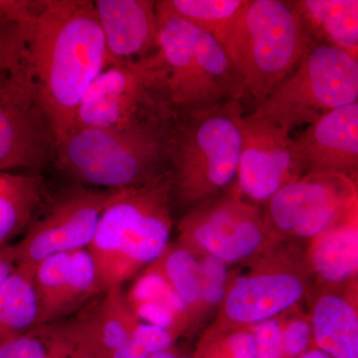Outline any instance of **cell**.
Instances as JSON below:
<instances>
[{
	"label": "cell",
	"instance_id": "6da1fadb",
	"mask_svg": "<svg viewBox=\"0 0 358 358\" xmlns=\"http://www.w3.org/2000/svg\"><path fill=\"white\" fill-rule=\"evenodd\" d=\"M27 61L56 143L72 129L90 85L112 65L94 1L45 0Z\"/></svg>",
	"mask_w": 358,
	"mask_h": 358
},
{
	"label": "cell",
	"instance_id": "7a4b0ae2",
	"mask_svg": "<svg viewBox=\"0 0 358 358\" xmlns=\"http://www.w3.org/2000/svg\"><path fill=\"white\" fill-rule=\"evenodd\" d=\"M174 195L171 171L119 190L103 210L89 245L102 292L122 287L169 245Z\"/></svg>",
	"mask_w": 358,
	"mask_h": 358
},
{
	"label": "cell",
	"instance_id": "3957f363",
	"mask_svg": "<svg viewBox=\"0 0 358 358\" xmlns=\"http://www.w3.org/2000/svg\"><path fill=\"white\" fill-rule=\"evenodd\" d=\"M174 119L126 129H71L54 145L59 169L94 188L121 190L143 185L164 173Z\"/></svg>",
	"mask_w": 358,
	"mask_h": 358
},
{
	"label": "cell",
	"instance_id": "277c9868",
	"mask_svg": "<svg viewBox=\"0 0 358 358\" xmlns=\"http://www.w3.org/2000/svg\"><path fill=\"white\" fill-rule=\"evenodd\" d=\"M244 115L236 100L179 114L169 162L174 195L181 203L199 204L227 192L236 181Z\"/></svg>",
	"mask_w": 358,
	"mask_h": 358
},
{
	"label": "cell",
	"instance_id": "5b68a950",
	"mask_svg": "<svg viewBox=\"0 0 358 358\" xmlns=\"http://www.w3.org/2000/svg\"><path fill=\"white\" fill-rule=\"evenodd\" d=\"M315 43L292 1L248 0L226 53L240 80L237 101L257 107Z\"/></svg>",
	"mask_w": 358,
	"mask_h": 358
},
{
	"label": "cell",
	"instance_id": "8992f818",
	"mask_svg": "<svg viewBox=\"0 0 358 358\" xmlns=\"http://www.w3.org/2000/svg\"><path fill=\"white\" fill-rule=\"evenodd\" d=\"M157 52L167 72L171 103L179 113L236 100L240 80L219 42L157 1Z\"/></svg>",
	"mask_w": 358,
	"mask_h": 358
},
{
	"label": "cell",
	"instance_id": "52a82bcc",
	"mask_svg": "<svg viewBox=\"0 0 358 358\" xmlns=\"http://www.w3.org/2000/svg\"><path fill=\"white\" fill-rule=\"evenodd\" d=\"M357 99V59L331 45L315 42L292 74L251 114L291 133Z\"/></svg>",
	"mask_w": 358,
	"mask_h": 358
},
{
	"label": "cell",
	"instance_id": "ba28073f",
	"mask_svg": "<svg viewBox=\"0 0 358 358\" xmlns=\"http://www.w3.org/2000/svg\"><path fill=\"white\" fill-rule=\"evenodd\" d=\"M178 115L169 96L166 66L157 50L106 68L82 98L71 129H126Z\"/></svg>",
	"mask_w": 358,
	"mask_h": 358
},
{
	"label": "cell",
	"instance_id": "9c48e42d",
	"mask_svg": "<svg viewBox=\"0 0 358 358\" xmlns=\"http://www.w3.org/2000/svg\"><path fill=\"white\" fill-rule=\"evenodd\" d=\"M249 263L248 272L231 278L216 324L252 327L291 312L310 293L313 277L305 256L282 243Z\"/></svg>",
	"mask_w": 358,
	"mask_h": 358
},
{
	"label": "cell",
	"instance_id": "30bf717a",
	"mask_svg": "<svg viewBox=\"0 0 358 358\" xmlns=\"http://www.w3.org/2000/svg\"><path fill=\"white\" fill-rule=\"evenodd\" d=\"M178 244L229 266L251 262L277 243L258 206L231 189L193 205L178 224Z\"/></svg>",
	"mask_w": 358,
	"mask_h": 358
},
{
	"label": "cell",
	"instance_id": "8fae6325",
	"mask_svg": "<svg viewBox=\"0 0 358 358\" xmlns=\"http://www.w3.org/2000/svg\"><path fill=\"white\" fill-rule=\"evenodd\" d=\"M264 218L275 243L313 241L358 215L357 179L341 173H307L268 200Z\"/></svg>",
	"mask_w": 358,
	"mask_h": 358
},
{
	"label": "cell",
	"instance_id": "7c38bea8",
	"mask_svg": "<svg viewBox=\"0 0 358 358\" xmlns=\"http://www.w3.org/2000/svg\"><path fill=\"white\" fill-rule=\"evenodd\" d=\"M54 145L27 58L0 70V171L38 174Z\"/></svg>",
	"mask_w": 358,
	"mask_h": 358
},
{
	"label": "cell",
	"instance_id": "4fadbf2b",
	"mask_svg": "<svg viewBox=\"0 0 358 358\" xmlns=\"http://www.w3.org/2000/svg\"><path fill=\"white\" fill-rule=\"evenodd\" d=\"M117 192L79 186L59 195L13 245L16 265L34 268L48 257L88 248Z\"/></svg>",
	"mask_w": 358,
	"mask_h": 358
},
{
	"label": "cell",
	"instance_id": "5bb4252c",
	"mask_svg": "<svg viewBox=\"0 0 358 358\" xmlns=\"http://www.w3.org/2000/svg\"><path fill=\"white\" fill-rule=\"evenodd\" d=\"M242 136L235 187L240 196L264 203L305 174L296 141L281 127L249 113Z\"/></svg>",
	"mask_w": 358,
	"mask_h": 358
},
{
	"label": "cell",
	"instance_id": "9a60e30c",
	"mask_svg": "<svg viewBox=\"0 0 358 358\" xmlns=\"http://www.w3.org/2000/svg\"><path fill=\"white\" fill-rule=\"evenodd\" d=\"M138 322L122 287L103 292L70 320H59L71 348L82 358H129Z\"/></svg>",
	"mask_w": 358,
	"mask_h": 358
},
{
	"label": "cell",
	"instance_id": "2e32d148",
	"mask_svg": "<svg viewBox=\"0 0 358 358\" xmlns=\"http://www.w3.org/2000/svg\"><path fill=\"white\" fill-rule=\"evenodd\" d=\"M294 141L305 174L341 173L357 179L358 102L327 113Z\"/></svg>",
	"mask_w": 358,
	"mask_h": 358
},
{
	"label": "cell",
	"instance_id": "e0dca14e",
	"mask_svg": "<svg viewBox=\"0 0 358 358\" xmlns=\"http://www.w3.org/2000/svg\"><path fill=\"white\" fill-rule=\"evenodd\" d=\"M94 6L112 65L157 50V1L96 0Z\"/></svg>",
	"mask_w": 358,
	"mask_h": 358
},
{
	"label": "cell",
	"instance_id": "ac0fdd59",
	"mask_svg": "<svg viewBox=\"0 0 358 358\" xmlns=\"http://www.w3.org/2000/svg\"><path fill=\"white\" fill-rule=\"evenodd\" d=\"M357 282L341 288L322 287L310 317L315 348L331 358H358Z\"/></svg>",
	"mask_w": 358,
	"mask_h": 358
},
{
	"label": "cell",
	"instance_id": "d6986e66",
	"mask_svg": "<svg viewBox=\"0 0 358 358\" xmlns=\"http://www.w3.org/2000/svg\"><path fill=\"white\" fill-rule=\"evenodd\" d=\"M313 278L327 288L355 282L358 268V218L352 216L310 242L305 255Z\"/></svg>",
	"mask_w": 358,
	"mask_h": 358
},
{
	"label": "cell",
	"instance_id": "ffe728a7",
	"mask_svg": "<svg viewBox=\"0 0 358 358\" xmlns=\"http://www.w3.org/2000/svg\"><path fill=\"white\" fill-rule=\"evenodd\" d=\"M292 2L313 41L331 45L358 60L357 0Z\"/></svg>",
	"mask_w": 358,
	"mask_h": 358
},
{
	"label": "cell",
	"instance_id": "44dd1931",
	"mask_svg": "<svg viewBox=\"0 0 358 358\" xmlns=\"http://www.w3.org/2000/svg\"><path fill=\"white\" fill-rule=\"evenodd\" d=\"M43 196L39 174L0 171V249L25 232Z\"/></svg>",
	"mask_w": 358,
	"mask_h": 358
},
{
	"label": "cell",
	"instance_id": "7402d4cb",
	"mask_svg": "<svg viewBox=\"0 0 358 358\" xmlns=\"http://www.w3.org/2000/svg\"><path fill=\"white\" fill-rule=\"evenodd\" d=\"M33 271L34 268L17 266L0 287V346L37 327L38 305Z\"/></svg>",
	"mask_w": 358,
	"mask_h": 358
},
{
	"label": "cell",
	"instance_id": "603a6c76",
	"mask_svg": "<svg viewBox=\"0 0 358 358\" xmlns=\"http://www.w3.org/2000/svg\"><path fill=\"white\" fill-rule=\"evenodd\" d=\"M162 3L217 40L226 51L248 0H162Z\"/></svg>",
	"mask_w": 358,
	"mask_h": 358
},
{
	"label": "cell",
	"instance_id": "cb8c5ba5",
	"mask_svg": "<svg viewBox=\"0 0 358 358\" xmlns=\"http://www.w3.org/2000/svg\"><path fill=\"white\" fill-rule=\"evenodd\" d=\"M150 265L159 271L185 303L192 324L204 313L199 257L181 245L169 244L162 256Z\"/></svg>",
	"mask_w": 358,
	"mask_h": 358
},
{
	"label": "cell",
	"instance_id": "d4e9b609",
	"mask_svg": "<svg viewBox=\"0 0 358 358\" xmlns=\"http://www.w3.org/2000/svg\"><path fill=\"white\" fill-rule=\"evenodd\" d=\"M72 252L48 257L37 264L33 271V286L38 305L37 327L62 320L69 289Z\"/></svg>",
	"mask_w": 358,
	"mask_h": 358
},
{
	"label": "cell",
	"instance_id": "484cf974",
	"mask_svg": "<svg viewBox=\"0 0 358 358\" xmlns=\"http://www.w3.org/2000/svg\"><path fill=\"white\" fill-rule=\"evenodd\" d=\"M63 343L59 322L44 324L0 346V358H56Z\"/></svg>",
	"mask_w": 358,
	"mask_h": 358
},
{
	"label": "cell",
	"instance_id": "4316f807",
	"mask_svg": "<svg viewBox=\"0 0 358 358\" xmlns=\"http://www.w3.org/2000/svg\"><path fill=\"white\" fill-rule=\"evenodd\" d=\"M205 338L221 352L222 355L219 358H258L255 338L250 327H227L214 322Z\"/></svg>",
	"mask_w": 358,
	"mask_h": 358
},
{
	"label": "cell",
	"instance_id": "83f0119b",
	"mask_svg": "<svg viewBox=\"0 0 358 358\" xmlns=\"http://www.w3.org/2000/svg\"><path fill=\"white\" fill-rule=\"evenodd\" d=\"M203 310L222 303L230 282L228 265L208 256L199 257Z\"/></svg>",
	"mask_w": 358,
	"mask_h": 358
},
{
	"label": "cell",
	"instance_id": "f1b7e54d",
	"mask_svg": "<svg viewBox=\"0 0 358 358\" xmlns=\"http://www.w3.org/2000/svg\"><path fill=\"white\" fill-rule=\"evenodd\" d=\"M281 317L282 352L285 358H299L310 350L313 329L310 317L293 310Z\"/></svg>",
	"mask_w": 358,
	"mask_h": 358
},
{
	"label": "cell",
	"instance_id": "f546056e",
	"mask_svg": "<svg viewBox=\"0 0 358 358\" xmlns=\"http://www.w3.org/2000/svg\"><path fill=\"white\" fill-rule=\"evenodd\" d=\"M176 336L162 327L138 322L134 329L129 358H148L173 346Z\"/></svg>",
	"mask_w": 358,
	"mask_h": 358
},
{
	"label": "cell",
	"instance_id": "4dcf8cb0",
	"mask_svg": "<svg viewBox=\"0 0 358 358\" xmlns=\"http://www.w3.org/2000/svg\"><path fill=\"white\" fill-rule=\"evenodd\" d=\"M33 27L34 25L0 28V70L13 67L27 58Z\"/></svg>",
	"mask_w": 358,
	"mask_h": 358
},
{
	"label": "cell",
	"instance_id": "1f68e13d",
	"mask_svg": "<svg viewBox=\"0 0 358 358\" xmlns=\"http://www.w3.org/2000/svg\"><path fill=\"white\" fill-rule=\"evenodd\" d=\"M44 4L45 0H0V28L34 25Z\"/></svg>",
	"mask_w": 358,
	"mask_h": 358
},
{
	"label": "cell",
	"instance_id": "d6a6232c",
	"mask_svg": "<svg viewBox=\"0 0 358 358\" xmlns=\"http://www.w3.org/2000/svg\"><path fill=\"white\" fill-rule=\"evenodd\" d=\"M250 329L255 338L258 358H285L281 317L265 320Z\"/></svg>",
	"mask_w": 358,
	"mask_h": 358
},
{
	"label": "cell",
	"instance_id": "836d02e7",
	"mask_svg": "<svg viewBox=\"0 0 358 358\" xmlns=\"http://www.w3.org/2000/svg\"><path fill=\"white\" fill-rule=\"evenodd\" d=\"M16 267L17 265H16L13 245H7L0 249V287L6 281L7 278L13 274Z\"/></svg>",
	"mask_w": 358,
	"mask_h": 358
},
{
	"label": "cell",
	"instance_id": "e575fe53",
	"mask_svg": "<svg viewBox=\"0 0 358 358\" xmlns=\"http://www.w3.org/2000/svg\"><path fill=\"white\" fill-rule=\"evenodd\" d=\"M61 331H62V329H61ZM63 338H64V343H63L62 348H61L60 352L58 353L57 357L56 358H81L79 355H77L76 353L73 352L69 343H68L67 339L65 338L64 334H63Z\"/></svg>",
	"mask_w": 358,
	"mask_h": 358
},
{
	"label": "cell",
	"instance_id": "d590c367",
	"mask_svg": "<svg viewBox=\"0 0 358 358\" xmlns=\"http://www.w3.org/2000/svg\"><path fill=\"white\" fill-rule=\"evenodd\" d=\"M299 358H331V357H329V355H327V353H324V352H322V350H320L319 348H310V350H308L307 352L303 353L301 357Z\"/></svg>",
	"mask_w": 358,
	"mask_h": 358
},
{
	"label": "cell",
	"instance_id": "8d00e7d4",
	"mask_svg": "<svg viewBox=\"0 0 358 358\" xmlns=\"http://www.w3.org/2000/svg\"><path fill=\"white\" fill-rule=\"evenodd\" d=\"M178 358H194V357H178Z\"/></svg>",
	"mask_w": 358,
	"mask_h": 358
}]
</instances>
